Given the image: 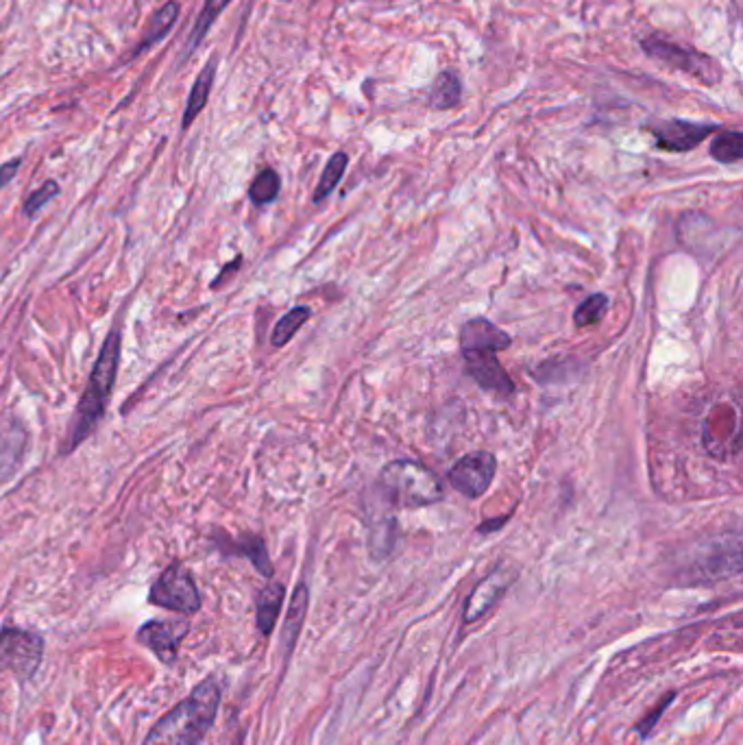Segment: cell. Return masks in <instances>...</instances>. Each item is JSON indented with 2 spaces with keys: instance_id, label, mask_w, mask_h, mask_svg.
<instances>
[{
  "instance_id": "cb8c5ba5",
  "label": "cell",
  "mask_w": 743,
  "mask_h": 745,
  "mask_svg": "<svg viewBox=\"0 0 743 745\" xmlns=\"http://www.w3.org/2000/svg\"><path fill=\"white\" fill-rule=\"evenodd\" d=\"M711 157L720 164H735L743 157L741 131H722L711 142Z\"/></svg>"
},
{
  "instance_id": "9a60e30c",
  "label": "cell",
  "mask_w": 743,
  "mask_h": 745,
  "mask_svg": "<svg viewBox=\"0 0 743 745\" xmlns=\"http://www.w3.org/2000/svg\"><path fill=\"white\" fill-rule=\"evenodd\" d=\"M24 447H27V432H24L22 423L0 427V482L9 480L18 471Z\"/></svg>"
},
{
  "instance_id": "ba28073f",
  "label": "cell",
  "mask_w": 743,
  "mask_h": 745,
  "mask_svg": "<svg viewBox=\"0 0 743 745\" xmlns=\"http://www.w3.org/2000/svg\"><path fill=\"white\" fill-rule=\"evenodd\" d=\"M713 131H717V125H711V122H693L682 118L661 120L650 127L656 146H659L661 151L669 153L693 151L709 138Z\"/></svg>"
},
{
  "instance_id": "6da1fadb",
  "label": "cell",
  "mask_w": 743,
  "mask_h": 745,
  "mask_svg": "<svg viewBox=\"0 0 743 745\" xmlns=\"http://www.w3.org/2000/svg\"><path fill=\"white\" fill-rule=\"evenodd\" d=\"M218 706L221 687L214 678H205L151 728L142 745H199L216 722Z\"/></svg>"
},
{
  "instance_id": "4fadbf2b",
  "label": "cell",
  "mask_w": 743,
  "mask_h": 745,
  "mask_svg": "<svg viewBox=\"0 0 743 745\" xmlns=\"http://www.w3.org/2000/svg\"><path fill=\"white\" fill-rule=\"evenodd\" d=\"M462 358H465L467 373L480 388L499 397H510L515 393V384L510 380L502 362L497 360V353H469V356Z\"/></svg>"
},
{
  "instance_id": "30bf717a",
  "label": "cell",
  "mask_w": 743,
  "mask_h": 745,
  "mask_svg": "<svg viewBox=\"0 0 743 745\" xmlns=\"http://www.w3.org/2000/svg\"><path fill=\"white\" fill-rule=\"evenodd\" d=\"M739 569H741L739 539H735L733 545H728V536H726V541H722L720 545H711L709 549H702L696 565H691L689 569V580L693 584L713 582V580L735 576V573H739Z\"/></svg>"
},
{
  "instance_id": "1f68e13d",
  "label": "cell",
  "mask_w": 743,
  "mask_h": 745,
  "mask_svg": "<svg viewBox=\"0 0 743 745\" xmlns=\"http://www.w3.org/2000/svg\"><path fill=\"white\" fill-rule=\"evenodd\" d=\"M242 264V255H238V258L234 260V262H231V264H225L223 266V271H221V275H218L216 279H214V282H212V288H218V286H221L223 282H225V277L227 275H234L236 271H238V266Z\"/></svg>"
},
{
  "instance_id": "2e32d148",
  "label": "cell",
  "mask_w": 743,
  "mask_h": 745,
  "mask_svg": "<svg viewBox=\"0 0 743 745\" xmlns=\"http://www.w3.org/2000/svg\"><path fill=\"white\" fill-rule=\"evenodd\" d=\"M308 604H310L308 584L299 582L295 593H292V597H290V606H288L284 628H282V647H284L286 661L290 658V654L295 652V645H297V639L301 634L303 621H306V615H308Z\"/></svg>"
},
{
  "instance_id": "f1b7e54d",
  "label": "cell",
  "mask_w": 743,
  "mask_h": 745,
  "mask_svg": "<svg viewBox=\"0 0 743 745\" xmlns=\"http://www.w3.org/2000/svg\"><path fill=\"white\" fill-rule=\"evenodd\" d=\"M676 700V693L674 691H669V693H665V698L659 702V706H654L652 708V711L648 713V715H645L643 719H641V722L635 726V730L639 732V737H650L652 735V730L656 728V724H659L661 722V717H663V713H665V708L669 706V704H672Z\"/></svg>"
},
{
  "instance_id": "83f0119b",
  "label": "cell",
  "mask_w": 743,
  "mask_h": 745,
  "mask_svg": "<svg viewBox=\"0 0 743 745\" xmlns=\"http://www.w3.org/2000/svg\"><path fill=\"white\" fill-rule=\"evenodd\" d=\"M57 194H59V183L53 181V179H48L40 190H35V192L31 194V197H29L27 201H24V214H27L29 218H33L35 214H38V212L42 210V207H44L48 201L55 199Z\"/></svg>"
},
{
  "instance_id": "52a82bcc",
  "label": "cell",
  "mask_w": 743,
  "mask_h": 745,
  "mask_svg": "<svg viewBox=\"0 0 743 745\" xmlns=\"http://www.w3.org/2000/svg\"><path fill=\"white\" fill-rule=\"evenodd\" d=\"M497 471V460L489 451H473L462 456L447 473V482L452 484L460 495L478 499L489 491Z\"/></svg>"
},
{
  "instance_id": "4316f807",
  "label": "cell",
  "mask_w": 743,
  "mask_h": 745,
  "mask_svg": "<svg viewBox=\"0 0 743 745\" xmlns=\"http://www.w3.org/2000/svg\"><path fill=\"white\" fill-rule=\"evenodd\" d=\"M229 3H231V0H205V7H203V11H201V18H199L197 24H194V31H192V35H190L188 53L192 51L194 46H199V44H201V40L205 38L207 29L212 27L214 20H216L218 16H221V11H223Z\"/></svg>"
},
{
  "instance_id": "7a4b0ae2",
  "label": "cell",
  "mask_w": 743,
  "mask_h": 745,
  "mask_svg": "<svg viewBox=\"0 0 743 745\" xmlns=\"http://www.w3.org/2000/svg\"><path fill=\"white\" fill-rule=\"evenodd\" d=\"M120 345H123V338H120L118 329H114V332L107 336V340L101 347L99 358H96L94 362L90 382L83 390L79 406H77V414L70 425V436L66 438V443L62 447V456L75 451L85 441V438L96 430V425L103 421L109 397H112V390L118 377Z\"/></svg>"
},
{
  "instance_id": "277c9868",
  "label": "cell",
  "mask_w": 743,
  "mask_h": 745,
  "mask_svg": "<svg viewBox=\"0 0 743 745\" xmlns=\"http://www.w3.org/2000/svg\"><path fill=\"white\" fill-rule=\"evenodd\" d=\"M149 602L181 615H194L201 610V593L192 573L181 563H173L153 582Z\"/></svg>"
},
{
  "instance_id": "ffe728a7",
  "label": "cell",
  "mask_w": 743,
  "mask_h": 745,
  "mask_svg": "<svg viewBox=\"0 0 743 745\" xmlns=\"http://www.w3.org/2000/svg\"><path fill=\"white\" fill-rule=\"evenodd\" d=\"M177 16H179V5L175 3V0H170V3H166L151 18L149 27H146V33L142 35V42L136 46V51H133V57L140 55L142 51H149L153 44L160 42L164 35L170 31V27H173V24L177 22Z\"/></svg>"
},
{
  "instance_id": "603a6c76",
  "label": "cell",
  "mask_w": 743,
  "mask_h": 745,
  "mask_svg": "<svg viewBox=\"0 0 743 745\" xmlns=\"http://www.w3.org/2000/svg\"><path fill=\"white\" fill-rule=\"evenodd\" d=\"M347 164H349V155L343 153V151H338V153H334L330 157V162L325 164V170H323V175H321L319 186H316V190H314V197H312L314 203L325 201L336 190L340 179H343V175H345Z\"/></svg>"
},
{
  "instance_id": "3957f363",
  "label": "cell",
  "mask_w": 743,
  "mask_h": 745,
  "mask_svg": "<svg viewBox=\"0 0 743 745\" xmlns=\"http://www.w3.org/2000/svg\"><path fill=\"white\" fill-rule=\"evenodd\" d=\"M384 499L395 508H425L445 497L443 484L425 464L417 460H393L377 478Z\"/></svg>"
},
{
  "instance_id": "8fae6325",
  "label": "cell",
  "mask_w": 743,
  "mask_h": 745,
  "mask_svg": "<svg viewBox=\"0 0 743 745\" xmlns=\"http://www.w3.org/2000/svg\"><path fill=\"white\" fill-rule=\"evenodd\" d=\"M515 580V571L506 567H495L489 576L482 578L475 589L469 593L465 610H462V624L471 626L475 621H480L489 610L502 600L508 586Z\"/></svg>"
},
{
  "instance_id": "5bb4252c",
  "label": "cell",
  "mask_w": 743,
  "mask_h": 745,
  "mask_svg": "<svg viewBox=\"0 0 743 745\" xmlns=\"http://www.w3.org/2000/svg\"><path fill=\"white\" fill-rule=\"evenodd\" d=\"M216 543H218V549H223L225 554L249 558L251 565L258 569L264 578H273L271 558H269V552H266V545H264L260 536L240 534L238 539H229V536H225V539H218Z\"/></svg>"
},
{
  "instance_id": "484cf974",
  "label": "cell",
  "mask_w": 743,
  "mask_h": 745,
  "mask_svg": "<svg viewBox=\"0 0 743 745\" xmlns=\"http://www.w3.org/2000/svg\"><path fill=\"white\" fill-rule=\"evenodd\" d=\"M606 310H608V297L602 295V292H595V295L587 297L578 305L574 312V323L576 327H589V325L600 323Z\"/></svg>"
},
{
  "instance_id": "9c48e42d",
  "label": "cell",
  "mask_w": 743,
  "mask_h": 745,
  "mask_svg": "<svg viewBox=\"0 0 743 745\" xmlns=\"http://www.w3.org/2000/svg\"><path fill=\"white\" fill-rule=\"evenodd\" d=\"M190 632V624L186 619H162V621H149L144 624L136 639L146 650H151L164 665H173L177 661L179 645L186 639Z\"/></svg>"
},
{
  "instance_id": "7c38bea8",
  "label": "cell",
  "mask_w": 743,
  "mask_h": 745,
  "mask_svg": "<svg viewBox=\"0 0 743 745\" xmlns=\"http://www.w3.org/2000/svg\"><path fill=\"white\" fill-rule=\"evenodd\" d=\"M513 345V338L502 327H497L489 319H471L460 329V351L462 356L469 353H499Z\"/></svg>"
},
{
  "instance_id": "ac0fdd59",
  "label": "cell",
  "mask_w": 743,
  "mask_h": 745,
  "mask_svg": "<svg viewBox=\"0 0 743 745\" xmlns=\"http://www.w3.org/2000/svg\"><path fill=\"white\" fill-rule=\"evenodd\" d=\"M216 64H218V59L212 57L205 64V68L199 72L197 81H194V88L188 96V105H186V112H184V129H188L192 125L194 118H197L205 109L207 99H210L212 83H214V77H216Z\"/></svg>"
},
{
  "instance_id": "e0dca14e",
  "label": "cell",
  "mask_w": 743,
  "mask_h": 745,
  "mask_svg": "<svg viewBox=\"0 0 743 745\" xmlns=\"http://www.w3.org/2000/svg\"><path fill=\"white\" fill-rule=\"evenodd\" d=\"M286 597V589L282 582H269L258 595V610H255V621H258V630L269 637L273 632L277 617L282 613V604Z\"/></svg>"
},
{
  "instance_id": "7402d4cb",
  "label": "cell",
  "mask_w": 743,
  "mask_h": 745,
  "mask_svg": "<svg viewBox=\"0 0 743 745\" xmlns=\"http://www.w3.org/2000/svg\"><path fill=\"white\" fill-rule=\"evenodd\" d=\"M310 316H312V312H310V308H306V305H297V308H292L290 312H286L282 319L277 321V325L273 329V336H271L273 347L288 345L290 340L297 336L299 329L308 323Z\"/></svg>"
},
{
  "instance_id": "44dd1931",
  "label": "cell",
  "mask_w": 743,
  "mask_h": 745,
  "mask_svg": "<svg viewBox=\"0 0 743 745\" xmlns=\"http://www.w3.org/2000/svg\"><path fill=\"white\" fill-rule=\"evenodd\" d=\"M395 543H397V521L395 519L377 521V525H373L371 536H369L371 558L377 560V563H382V560H386L393 554Z\"/></svg>"
},
{
  "instance_id": "f546056e",
  "label": "cell",
  "mask_w": 743,
  "mask_h": 745,
  "mask_svg": "<svg viewBox=\"0 0 743 745\" xmlns=\"http://www.w3.org/2000/svg\"><path fill=\"white\" fill-rule=\"evenodd\" d=\"M20 164H22V160H18V157H16V160H11V162L0 166V190H3L7 183L16 177Z\"/></svg>"
},
{
  "instance_id": "4dcf8cb0",
  "label": "cell",
  "mask_w": 743,
  "mask_h": 745,
  "mask_svg": "<svg viewBox=\"0 0 743 745\" xmlns=\"http://www.w3.org/2000/svg\"><path fill=\"white\" fill-rule=\"evenodd\" d=\"M510 517H513V512H508V515L502 517V519L495 517V519H491V521H484V523L478 525V532H480V534H493V532H497L499 528H504V525L510 521Z\"/></svg>"
},
{
  "instance_id": "5b68a950",
  "label": "cell",
  "mask_w": 743,
  "mask_h": 745,
  "mask_svg": "<svg viewBox=\"0 0 743 745\" xmlns=\"http://www.w3.org/2000/svg\"><path fill=\"white\" fill-rule=\"evenodd\" d=\"M44 658V639L40 634L3 628L0 630V671L14 674L18 680H29L40 669Z\"/></svg>"
},
{
  "instance_id": "8992f818",
  "label": "cell",
  "mask_w": 743,
  "mask_h": 745,
  "mask_svg": "<svg viewBox=\"0 0 743 745\" xmlns=\"http://www.w3.org/2000/svg\"><path fill=\"white\" fill-rule=\"evenodd\" d=\"M641 46H643V51L648 57L661 61V64L674 68V70L687 72V75L696 77L704 85H715L717 81L722 79L720 64H717L713 57L698 53L696 48L678 46L674 42L656 38V35H654V38L643 40Z\"/></svg>"
},
{
  "instance_id": "d4e9b609",
  "label": "cell",
  "mask_w": 743,
  "mask_h": 745,
  "mask_svg": "<svg viewBox=\"0 0 743 745\" xmlns=\"http://www.w3.org/2000/svg\"><path fill=\"white\" fill-rule=\"evenodd\" d=\"M279 190H282V179L275 173L273 168H264L262 173L253 179L251 188H249V199L255 205H266L273 203L279 197Z\"/></svg>"
},
{
  "instance_id": "d6986e66",
  "label": "cell",
  "mask_w": 743,
  "mask_h": 745,
  "mask_svg": "<svg viewBox=\"0 0 743 745\" xmlns=\"http://www.w3.org/2000/svg\"><path fill=\"white\" fill-rule=\"evenodd\" d=\"M428 101L434 109L456 107L462 101V81L458 77V72L443 70L432 83Z\"/></svg>"
}]
</instances>
